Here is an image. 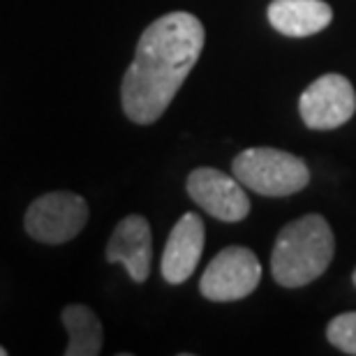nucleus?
Instances as JSON below:
<instances>
[{
	"label": "nucleus",
	"mask_w": 356,
	"mask_h": 356,
	"mask_svg": "<svg viewBox=\"0 0 356 356\" xmlns=\"http://www.w3.org/2000/svg\"><path fill=\"white\" fill-rule=\"evenodd\" d=\"M204 42L202 21L190 12H169L141 33L120 86L123 111L132 123L151 125L167 111L197 65Z\"/></svg>",
	"instance_id": "obj_1"
},
{
	"label": "nucleus",
	"mask_w": 356,
	"mask_h": 356,
	"mask_svg": "<svg viewBox=\"0 0 356 356\" xmlns=\"http://www.w3.org/2000/svg\"><path fill=\"white\" fill-rule=\"evenodd\" d=\"M336 254V241L329 222L322 216H303L282 227L277 234L270 273L282 287H303L317 280L329 268Z\"/></svg>",
	"instance_id": "obj_2"
},
{
	"label": "nucleus",
	"mask_w": 356,
	"mask_h": 356,
	"mask_svg": "<svg viewBox=\"0 0 356 356\" xmlns=\"http://www.w3.org/2000/svg\"><path fill=\"white\" fill-rule=\"evenodd\" d=\"M232 172L248 190L264 197H289L310 181L305 162L280 148H245L232 162Z\"/></svg>",
	"instance_id": "obj_3"
},
{
	"label": "nucleus",
	"mask_w": 356,
	"mask_h": 356,
	"mask_svg": "<svg viewBox=\"0 0 356 356\" xmlns=\"http://www.w3.org/2000/svg\"><path fill=\"white\" fill-rule=\"evenodd\" d=\"M88 222L86 199L74 192H49L38 197L26 213V232L35 241L60 245L72 241Z\"/></svg>",
	"instance_id": "obj_4"
},
{
	"label": "nucleus",
	"mask_w": 356,
	"mask_h": 356,
	"mask_svg": "<svg viewBox=\"0 0 356 356\" xmlns=\"http://www.w3.org/2000/svg\"><path fill=\"white\" fill-rule=\"evenodd\" d=\"M261 280L259 259L252 250L241 245H229L220 250L206 266L199 289L204 298L216 303H229L250 296Z\"/></svg>",
	"instance_id": "obj_5"
},
{
	"label": "nucleus",
	"mask_w": 356,
	"mask_h": 356,
	"mask_svg": "<svg viewBox=\"0 0 356 356\" xmlns=\"http://www.w3.org/2000/svg\"><path fill=\"white\" fill-rule=\"evenodd\" d=\"M298 111L310 130H336L354 116L356 92L343 74H324L303 90Z\"/></svg>",
	"instance_id": "obj_6"
},
{
	"label": "nucleus",
	"mask_w": 356,
	"mask_h": 356,
	"mask_svg": "<svg viewBox=\"0 0 356 356\" xmlns=\"http://www.w3.org/2000/svg\"><path fill=\"white\" fill-rule=\"evenodd\" d=\"M185 188H188L192 202L222 222H238L250 213V199L236 176H227L218 169L202 167L188 176Z\"/></svg>",
	"instance_id": "obj_7"
},
{
	"label": "nucleus",
	"mask_w": 356,
	"mask_h": 356,
	"mask_svg": "<svg viewBox=\"0 0 356 356\" xmlns=\"http://www.w3.org/2000/svg\"><path fill=\"white\" fill-rule=\"evenodd\" d=\"M153 236L151 225L141 216H127L116 225L109 243H106V261L123 264L134 282H146L151 273Z\"/></svg>",
	"instance_id": "obj_8"
},
{
	"label": "nucleus",
	"mask_w": 356,
	"mask_h": 356,
	"mask_svg": "<svg viewBox=\"0 0 356 356\" xmlns=\"http://www.w3.org/2000/svg\"><path fill=\"white\" fill-rule=\"evenodd\" d=\"M206 243V229L197 213H185L172 229L162 254V277L169 284H181L195 273Z\"/></svg>",
	"instance_id": "obj_9"
},
{
	"label": "nucleus",
	"mask_w": 356,
	"mask_h": 356,
	"mask_svg": "<svg viewBox=\"0 0 356 356\" xmlns=\"http://www.w3.org/2000/svg\"><path fill=\"white\" fill-rule=\"evenodd\" d=\"M268 24L287 38H308L322 33L333 21V10L324 0H273Z\"/></svg>",
	"instance_id": "obj_10"
},
{
	"label": "nucleus",
	"mask_w": 356,
	"mask_h": 356,
	"mask_svg": "<svg viewBox=\"0 0 356 356\" xmlns=\"http://www.w3.org/2000/svg\"><path fill=\"white\" fill-rule=\"evenodd\" d=\"M63 326L70 336L65 356H97L102 352V324L88 305H67L63 310Z\"/></svg>",
	"instance_id": "obj_11"
},
{
	"label": "nucleus",
	"mask_w": 356,
	"mask_h": 356,
	"mask_svg": "<svg viewBox=\"0 0 356 356\" xmlns=\"http://www.w3.org/2000/svg\"><path fill=\"white\" fill-rule=\"evenodd\" d=\"M326 338L340 352L356 356V312H343L326 326Z\"/></svg>",
	"instance_id": "obj_12"
},
{
	"label": "nucleus",
	"mask_w": 356,
	"mask_h": 356,
	"mask_svg": "<svg viewBox=\"0 0 356 356\" xmlns=\"http://www.w3.org/2000/svg\"><path fill=\"white\" fill-rule=\"evenodd\" d=\"M0 356H7V350H5V347H0Z\"/></svg>",
	"instance_id": "obj_13"
},
{
	"label": "nucleus",
	"mask_w": 356,
	"mask_h": 356,
	"mask_svg": "<svg viewBox=\"0 0 356 356\" xmlns=\"http://www.w3.org/2000/svg\"><path fill=\"white\" fill-rule=\"evenodd\" d=\"M352 282L356 284V270H354V275H352Z\"/></svg>",
	"instance_id": "obj_14"
}]
</instances>
